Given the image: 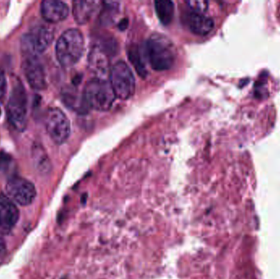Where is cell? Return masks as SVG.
Returning <instances> with one entry per match:
<instances>
[{
	"label": "cell",
	"mask_w": 280,
	"mask_h": 279,
	"mask_svg": "<svg viewBox=\"0 0 280 279\" xmlns=\"http://www.w3.org/2000/svg\"><path fill=\"white\" fill-rule=\"evenodd\" d=\"M85 40L81 32L77 29H69L64 31L57 39L56 56L62 67H71L76 64L82 56Z\"/></svg>",
	"instance_id": "cell-2"
},
{
	"label": "cell",
	"mask_w": 280,
	"mask_h": 279,
	"mask_svg": "<svg viewBox=\"0 0 280 279\" xmlns=\"http://www.w3.org/2000/svg\"><path fill=\"white\" fill-rule=\"evenodd\" d=\"M186 24L193 34L198 36H206L214 28L213 19L203 13H188L186 17Z\"/></svg>",
	"instance_id": "cell-14"
},
{
	"label": "cell",
	"mask_w": 280,
	"mask_h": 279,
	"mask_svg": "<svg viewBox=\"0 0 280 279\" xmlns=\"http://www.w3.org/2000/svg\"><path fill=\"white\" fill-rule=\"evenodd\" d=\"M7 91V79L3 70L0 69V102L3 100Z\"/></svg>",
	"instance_id": "cell-22"
},
{
	"label": "cell",
	"mask_w": 280,
	"mask_h": 279,
	"mask_svg": "<svg viewBox=\"0 0 280 279\" xmlns=\"http://www.w3.org/2000/svg\"><path fill=\"white\" fill-rule=\"evenodd\" d=\"M119 9V3L116 2H105L101 12V21L103 24H110L113 21Z\"/></svg>",
	"instance_id": "cell-19"
},
{
	"label": "cell",
	"mask_w": 280,
	"mask_h": 279,
	"mask_svg": "<svg viewBox=\"0 0 280 279\" xmlns=\"http://www.w3.org/2000/svg\"><path fill=\"white\" fill-rule=\"evenodd\" d=\"M21 68L27 82L32 89L42 90L46 88L45 72L38 56H24Z\"/></svg>",
	"instance_id": "cell-9"
},
{
	"label": "cell",
	"mask_w": 280,
	"mask_h": 279,
	"mask_svg": "<svg viewBox=\"0 0 280 279\" xmlns=\"http://www.w3.org/2000/svg\"><path fill=\"white\" fill-rule=\"evenodd\" d=\"M6 192L11 200L22 206L31 205L36 197V187L33 184L21 177H12L8 179Z\"/></svg>",
	"instance_id": "cell-8"
},
{
	"label": "cell",
	"mask_w": 280,
	"mask_h": 279,
	"mask_svg": "<svg viewBox=\"0 0 280 279\" xmlns=\"http://www.w3.org/2000/svg\"><path fill=\"white\" fill-rule=\"evenodd\" d=\"M27 96L26 90L20 79H13L8 105L7 115L11 126L17 130L22 132L26 127Z\"/></svg>",
	"instance_id": "cell-3"
},
{
	"label": "cell",
	"mask_w": 280,
	"mask_h": 279,
	"mask_svg": "<svg viewBox=\"0 0 280 279\" xmlns=\"http://www.w3.org/2000/svg\"><path fill=\"white\" fill-rule=\"evenodd\" d=\"M155 9L157 17L163 25H169L172 21L175 12V6L171 1H156L155 2Z\"/></svg>",
	"instance_id": "cell-17"
},
{
	"label": "cell",
	"mask_w": 280,
	"mask_h": 279,
	"mask_svg": "<svg viewBox=\"0 0 280 279\" xmlns=\"http://www.w3.org/2000/svg\"><path fill=\"white\" fill-rule=\"evenodd\" d=\"M83 94L90 108L99 112L109 110L116 98L110 82L100 78L90 80L85 85Z\"/></svg>",
	"instance_id": "cell-4"
},
{
	"label": "cell",
	"mask_w": 280,
	"mask_h": 279,
	"mask_svg": "<svg viewBox=\"0 0 280 279\" xmlns=\"http://www.w3.org/2000/svg\"><path fill=\"white\" fill-rule=\"evenodd\" d=\"M13 159L9 154L0 151V174H6L13 166Z\"/></svg>",
	"instance_id": "cell-20"
},
{
	"label": "cell",
	"mask_w": 280,
	"mask_h": 279,
	"mask_svg": "<svg viewBox=\"0 0 280 279\" xmlns=\"http://www.w3.org/2000/svg\"><path fill=\"white\" fill-rule=\"evenodd\" d=\"M54 36V31L49 26H35L21 37V51L25 56H38L49 48Z\"/></svg>",
	"instance_id": "cell-5"
},
{
	"label": "cell",
	"mask_w": 280,
	"mask_h": 279,
	"mask_svg": "<svg viewBox=\"0 0 280 279\" xmlns=\"http://www.w3.org/2000/svg\"><path fill=\"white\" fill-rule=\"evenodd\" d=\"M0 115H1V109H0Z\"/></svg>",
	"instance_id": "cell-24"
},
{
	"label": "cell",
	"mask_w": 280,
	"mask_h": 279,
	"mask_svg": "<svg viewBox=\"0 0 280 279\" xmlns=\"http://www.w3.org/2000/svg\"><path fill=\"white\" fill-rule=\"evenodd\" d=\"M109 49L103 45L93 46L88 56V65L96 78L103 79L108 74L110 66Z\"/></svg>",
	"instance_id": "cell-10"
},
{
	"label": "cell",
	"mask_w": 280,
	"mask_h": 279,
	"mask_svg": "<svg viewBox=\"0 0 280 279\" xmlns=\"http://www.w3.org/2000/svg\"><path fill=\"white\" fill-rule=\"evenodd\" d=\"M187 4L188 8L193 11V13H203L206 12L208 8V2L206 1H196V0H191L188 1Z\"/></svg>",
	"instance_id": "cell-21"
},
{
	"label": "cell",
	"mask_w": 280,
	"mask_h": 279,
	"mask_svg": "<svg viewBox=\"0 0 280 279\" xmlns=\"http://www.w3.org/2000/svg\"><path fill=\"white\" fill-rule=\"evenodd\" d=\"M109 82L120 99L126 100L134 94L135 79L131 67L125 62H117L111 68Z\"/></svg>",
	"instance_id": "cell-6"
},
{
	"label": "cell",
	"mask_w": 280,
	"mask_h": 279,
	"mask_svg": "<svg viewBox=\"0 0 280 279\" xmlns=\"http://www.w3.org/2000/svg\"><path fill=\"white\" fill-rule=\"evenodd\" d=\"M6 252V245L4 242L0 238V257L3 256Z\"/></svg>",
	"instance_id": "cell-23"
},
{
	"label": "cell",
	"mask_w": 280,
	"mask_h": 279,
	"mask_svg": "<svg viewBox=\"0 0 280 279\" xmlns=\"http://www.w3.org/2000/svg\"><path fill=\"white\" fill-rule=\"evenodd\" d=\"M129 58L132 64L134 65V68L138 72V74L143 78L147 76V70L144 65L143 60H142L141 55L139 53V49L136 46H132L128 51Z\"/></svg>",
	"instance_id": "cell-18"
},
{
	"label": "cell",
	"mask_w": 280,
	"mask_h": 279,
	"mask_svg": "<svg viewBox=\"0 0 280 279\" xmlns=\"http://www.w3.org/2000/svg\"><path fill=\"white\" fill-rule=\"evenodd\" d=\"M146 53L151 67L158 72L170 69L175 63L176 54L174 44L161 34L149 37L146 43Z\"/></svg>",
	"instance_id": "cell-1"
},
{
	"label": "cell",
	"mask_w": 280,
	"mask_h": 279,
	"mask_svg": "<svg viewBox=\"0 0 280 279\" xmlns=\"http://www.w3.org/2000/svg\"><path fill=\"white\" fill-rule=\"evenodd\" d=\"M19 210L10 198L0 192V231L8 233L18 223Z\"/></svg>",
	"instance_id": "cell-11"
},
{
	"label": "cell",
	"mask_w": 280,
	"mask_h": 279,
	"mask_svg": "<svg viewBox=\"0 0 280 279\" xmlns=\"http://www.w3.org/2000/svg\"><path fill=\"white\" fill-rule=\"evenodd\" d=\"M100 2L98 1H86V0H76L73 2V16L75 20L80 25H84L92 19L98 12Z\"/></svg>",
	"instance_id": "cell-13"
},
{
	"label": "cell",
	"mask_w": 280,
	"mask_h": 279,
	"mask_svg": "<svg viewBox=\"0 0 280 279\" xmlns=\"http://www.w3.org/2000/svg\"><path fill=\"white\" fill-rule=\"evenodd\" d=\"M31 156L37 170L41 174H48L51 169V162L41 144H35L31 147Z\"/></svg>",
	"instance_id": "cell-16"
},
{
	"label": "cell",
	"mask_w": 280,
	"mask_h": 279,
	"mask_svg": "<svg viewBox=\"0 0 280 279\" xmlns=\"http://www.w3.org/2000/svg\"><path fill=\"white\" fill-rule=\"evenodd\" d=\"M62 99L67 108L81 115L86 114L90 108L84 94H80L73 88H66L62 90Z\"/></svg>",
	"instance_id": "cell-15"
},
{
	"label": "cell",
	"mask_w": 280,
	"mask_h": 279,
	"mask_svg": "<svg viewBox=\"0 0 280 279\" xmlns=\"http://www.w3.org/2000/svg\"><path fill=\"white\" fill-rule=\"evenodd\" d=\"M45 128L52 140L57 144L67 141L71 133V125L67 115L59 108H49L45 115Z\"/></svg>",
	"instance_id": "cell-7"
},
{
	"label": "cell",
	"mask_w": 280,
	"mask_h": 279,
	"mask_svg": "<svg viewBox=\"0 0 280 279\" xmlns=\"http://www.w3.org/2000/svg\"><path fill=\"white\" fill-rule=\"evenodd\" d=\"M42 18L50 23L63 21L69 14L67 3L58 0H44L40 6Z\"/></svg>",
	"instance_id": "cell-12"
}]
</instances>
